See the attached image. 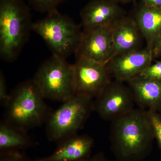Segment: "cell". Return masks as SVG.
I'll list each match as a JSON object with an SVG mask.
<instances>
[{
    "label": "cell",
    "instance_id": "obj_10",
    "mask_svg": "<svg viewBox=\"0 0 161 161\" xmlns=\"http://www.w3.org/2000/svg\"><path fill=\"white\" fill-rule=\"evenodd\" d=\"M152 51L146 47L135 51L117 55L106 65L111 77L120 82H128L138 77L152 64Z\"/></svg>",
    "mask_w": 161,
    "mask_h": 161
},
{
    "label": "cell",
    "instance_id": "obj_11",
    "mask_svg": "<svg viewBox=\"0 0 161 161\" xmlns=\"http://www.w3.org/2000/svg\"><path fill=\"white\" fill-rule=\"evenodd\" d=\"M83 28L103 27L113 29L126 16L119 3L112 0H92L80 10Z\"/></svg>",
    "mask_w": 161,
    "mask_h": 161
},
{
    "label": "cell",
    "instance_id": "obj_22",
    "mask_svg": "<svg viewBox=\"0 0 161 161\" xmlns=\"http://www.w3.org/2000/svg\"><path fill=\"white\" fill-rule=\"evenodd\" d=\"M152 53L153 59L161 56V32L153 43Z\"/></svg>",
    "mask_w": 161,
    "mask_h": 161
},
{
    "label": "cell",
    "instance_id": "obj_21",
    "mask_svg": "<svg viewBox=\"0 0 161 161\" xmlns=\"http://www.w3.org/2000/svg\"><path fill=\"white\" fill-rule=\"evenodd\" d=\"M10 95L7 92V85L6 78L3 72H0V104L2 107L5 108L8 103Z\"/></svg>",
    "mask_w": 161,
    "mask_h": 161
},
{
    "label": "cell",
    "instance_id": "obj_5",
    "mask_svg": "<svg viewBox=\"0 0 161 161\" xmlns=\"http://www.w3.org/2000/svg\"><path fill=\"white\" fill-rule=\"evenodd\" d=\"M93 109V99L75 95L51 112L46 122L48 140L58 142L77 134L84 125Z\"/></svg>",
    "mask_w": 161,
    "mask_h": 161
},
{
    "label": "cell",
    "instance_id": "obj_20",
    "mask_svg": "<svg viewBox=\"0 0 161 161\" xmlns=\"http://www.w3.org/2000/svg\"><path fill=\"white\" fill-rule=\"evenodd\" d=\"M140 76L146 78L161 80V60L151 64Z\"/></svg>",
    "mask_w": 161,
    "mask_h": 161
},
{
    "label": "cell",
    "instance_id": "obj_7",
    "mask_svg": "<svg viewBox=\"0 0 161 161\" xmlns=\"http://www.w3.org/2000/svg\"><path fill=\"white\" fill-rule=\"evenodd\" d=\"M76 58L73 64L75 95L95 98L112 81L106 64L81 57Z\"/></svg>",
    "mask_w": 161,
    "mask_h": 161
},
{
    "label": "cell",
    "instance_id": "obj_26",
    "mask_svg": "<svg viewBox=\"0 0 161 161\" xmlns=\"http://www.w3.org/2000/svg\"><path fill=\"white\" fill-rule=\"evenodd\" d=\"M160 109H161V108Z\"/></svg>",
    "mask_w": 161,
    "mask_h": 161
},
{
    "label": "cell",
    "instance_id": "obj_8",
    "mask_svg": "<svg viewBox=\"0 0 161 161\" xmlns=\"http://www.w3.org/2000/svg\"><path fill=\"white\" fill-rule=\"evenodd\" d=\"M134 104L129 86L115 80L93 100V109L102 119L112 121L134 109Z\"/></svg>",
    "mask_w": 161,
    "mask_h": 161
},
{
    "label": "cell",
    "instance_id": "obj_1",
    "mask_svg": "<svg viewBox=\"0 0 161 161\" xmlns=\"http://www.w3.org/2000/svg\"><path fill=\"white\" fill-rule=\"evenodd\" d=\"M110 142L118 161H144L150 154L154 133L148 111L135 109L112 121Z\"/></svg>",
    "mask_w": 161,
    "mask_h": 161
},
{
    "label": "cell",
    "instance_id": "obj_2",
    "mask_svg": "<svg viewBox=\"0 0 161 161\" xmlns=\"http://www.w3.org/2000/svg\"><path fill=\"white\" fill-rule=\"evenodd\" d=\"M30 10L23 0H0V57L15 60L32 30Z\"/></svg>",
    "mask_w": 161,
    "mask_h": 161
},
{
    "label": "cell",
    "instance_id": "obj_12",
    "mask_svg": "<svg viewBox=\"0 0 161 161\" xmlns=\"http://www.w3.org/2000/svg\"><path fill=\"white\" fill-rule=\"evenodd\" d=\"M51 155L36 161H82L91 156L94 140L87 135L75 134L58 142Z\"/></svg>",
    "mask_w": 161,
    "mask_h": 161
},
{
    "label": "cell",
    "instance_id": "obj_9",
    "mask_svg": "<svg viewBox=\"0 0 161 161\" xmlns=\"http://www.w3.org/2000/svg\"><path fill=\"white\" fill-rule=\"evenodd\" d=\"M84 58L107 64L113 57L112 29L103 27L84 28L75 53Z\"/></svg>",
    "mask_w": 161,
    "mask_h": 161
},
{
    "label": "cell",
    "instance_id": "obj_17",
    "mask_svg": "<svg viewBox=\"0 0 161 161\" xmlns=\"http://www.w3.org/2000/svg\"><path fill=\"white\" fill-rule=\"evenodd\" d=\"M64 0H27L30 5L36 11L46 13L57 9L58 6Z\"/></svg>",
    "mask_w": 161,
    "mask_h": 161
},
{
    "label": "cell",
    "instance_id": "obj_19",
    "mask_svg": "<svg viewBox=\"0 0 161 161\" xmlns=\"http://www.w3.org/2000/svg\"><path fill=\"white\" fill-rule=\"evenodd\" d=\"M150 121L152 124L154 136L158 142L161 149V117L153 111H148Z\"/></svg>",
    "mask_w": 161,
    "mask_h": 161
},
{
    "label": "cell",
    "instance_id": "obj_13",
    "mask_svg": "<svg viewBox=\"0 0 161 161\" xmlns=\"http://www.w3.org/2000/svg\"><path fill=\"white\" fill-rule=\"evenodd\" d=\"M135 103L147 111L161 108V80L138 76L127 82Z\"/></svg>",
    "mask_w": 161,
    "mask_h": 161
},
{
    "label": "cell",
    "instance_id": "obj_4",
    "mask_svg": "<svg viewBox=\"0 0 161 161\" xmlns=\"http://www.w3.org/2000/svg\"><path fill=\"white\" fill-rule=\"evenodd\" d=\"M32 30L45 41L53 55L65 59L75 53L82 32L70 18L58 9L33 23Z\"/></svg>",
    "mask_w": 161,
    "mask_h": 161
},
{
    "label": "cell",
    "instance_id": "obj_23",
    "mask_svg": "<svg viewBox=\"0 0 161 161\" xmlns=\"http://www.w3.org/2000/svg\"><path fill=\"white\" fill-rule=\"evenodd\" d=\"M82 161H109L103 153H99L95 155L90 156L88 158Z\"/></svg>",
    "mask_w": 161,
    "mask_h": 161
},
{
    "label": "cell",
    "instance_id": "obj_25",
    "mask_svg": "<svg viewBox=\"0 0 161 161\" xmlns=\"http://www.w3.org/2000/svg\"><path fill=\"white\" fill-rule=\"evenodd\" d=\"M112 1L118 3H130V2H132L133 0H112Z\"/></svg>",
    "mask_w": 161,
    "mask_h": 161
},
{
    "label": "cell",
    "instance_id": "obj_6",
    "mask_svg": "<svg viewBox=\"0 0 161 161\" xmlns=\"http://www.w3.org/2000/svg\"><path fill=\"white\" fill-rule=\"evenodd\" d=\"M45 99L64 102L75 95L73 65L55 55L41 64L33 78Z\"/></svg>",
    "mask_w": 161,
    "mask_h": 161
},
{
    "label": "cell",
    "instance_id": "obj_16",
    "mask_svg": "<svg viewBox=\"0 0 161 161\" xmlns=\"http://www.w3.org/2000/svg\"><path fill=\"white\" fill-rule=\"evenodd\" d=\"M32 142L27 131L11 125L4 119L0 123V152L20 151L27 149Z\"/></svg>",
    "mask_w": 161,
    "mask_h": 161
},
{
    "label": "cell",
    "instance_id": "obj_24",
    "mask_svg": "<svg viewBox=\"0 0 161 161\" xmlns=\"http://www.w3.org/2000/svg\"><path fill=\"white\" fill-rule=\"evenodd\" d=\"M142 3L149 7H161V0H142Z\"/></svg>",
    "mask_w": 161,
    "mask_h": 161
},
{
    "label": "cell",
    "instance_id": "obj_3",
    "mask_svg": "<svg viewBox=\"0 0 161 161\" xmlns=\"http://www.w3.org/2000/svg\"><path fill=\"white\" fill-rule=\"evenodd\" d=\"M10 95L4 120L26 131L46 123L52 112L33 79L20 84Z\"/></svg>",
    "mask_w": 161,
    "mask_h": 161
},
{
    "label": "cell",
    "instance_id": "obj_14",
    "mask_svg": "<svg viewBox=\"0 0 161 161\" xmlns=\"http://www.w3.org/2000/svg\"><path fill=\"white\" fill-rule=\"evenodd\" d=\"M142 38L134 19L125 16L112 29L113 57L140 49Z\"/></svg>",
    "mask_w": 161,
    "mask_h": 161
},
{
    "label": "cell",
    "instance_id": "obj_15",
    "mask_svg": "<svg viewBox=\"0 0 161 161\" xmlns=\"http://www.w3.org/2000/svg\"><path fill=\"white\" fill-rule=\"evenodd\" d=\"M134 19L146 40L147 47L152 51L153 43L161 32V7H149L142 3Z\"/></svg>",
    "mask_w": 161,
    "mask_h": 161
},
{
    "label": "cell",
    "instance_id": "obj_18",
    "mask_svg": "<svg viewBox=\"0 0 161 161\" xmlns=\"http://www.w3.org/2000/svg\"><path fill=\"white\" fill-rule=\"evenodd\" d=\"M0 161H36L20 151L0 152Z\"/></svg>",
    "mask_w": 161,
    "mask_h": 161
}]
</instances>
